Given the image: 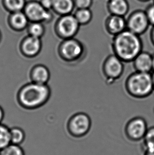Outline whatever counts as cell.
<instances>
[{
    "mask_svg": "<svg viewBox=\"0 0 154 155\" xmlns=\"http://www.w3.org/2000/svg\"><path fill=\"white\" fill-rule=\"evenodd\" d=\"M149 38H150V42L152 43V46L154 47V26H152V29L150 30Z\"/></svg>",
    "mask_w": 154,
    "mask_h": 155,
    "instance_id": "obj_28",
    "label": "cell"
},
{
    "mask_svg": "<svg viewBox=\"0 0 154 155\" xmlns=\"http://www.w3.org/2000/svg\"><path fill=\"white\" fill-rule=\"evenodd\" d=\"M40 3L44 8L50 11L52 8V0H40Z\"/></svg>",
    "mask_w": 154,
    "mask_h": 155,
    "instance_id": "obj_27",
    "label": "cell"
},
{
    "mask_svg": "<svg viewBox=\"0 0 154 155\" xmlns=\"http://www.w3.org/2000/svg\"><path fill=\"white\" fill-rule=\"evenodd\" d=\"M75 8L74 0H52V10L60 16L72 14Z\"/></svg>",
    "mask_w": 154,
    "mask_h": 155,
    "instance_id": "obj_15",
    "label": "cell"
},
{
    "mask_svg": "<svg viewBox=\"0 0 154 155\" xmlns=\"http://www.w3.org/2000/svg\"><path fill=\"white\" fill-rule=\"evenodd\" d=\"M50 90L46 84L32 83L27 84L19 93L20 103L24 107L34 108L45 103L49 97Z\"/></svg>",
    "mask_w": 154,
    "mask_h": 155,
    "instance_id": "obj_3",
    "label": "cell"
},
{
    "mask_svg": "<svg viewBox=\"0 0 154 155\" xmlns=\"http://www.w3.org/2000/svg\"><path fill=\"white\" fill-rule=\"evenodd\" d=\"M104 28L107 33L113 37L127 29L126 18L109 15L104 20Z\"/></svg>",
    "mask_w": 154,
    "mask_h": 155,
    "instance_id": "obj_11",
    "label": "cell"
},
{
    "mask_svg": "<svg viewBox=\"0 0 154 155\" xmlns=\"http://www.w3.org/2000/svg\"><path fill=\"white\" fill-rule=\"evenodd\" d=\"M27 28L30 35L37 38H40L45 31L43 23L40 22H31Z\"/></svg>",
    "mask_w": 154,
    "mask_h": 155,
    "instance_id": "obj_22",
    "label": "cell"
},
{
    "mask_svg": "<svg viewBox=\"0 0 154 155\" xmlns=\"http://www.w3.org/2000/svg\"><path fill=\"white\" fill-rule=\"evenodd\" d=\"M73 15L80 25H87L93 19V13L90 8H77Z\"/></svg>",
    "mask_w": 154,
    "mask_h": 155,
    "instance_id": "obj_18",
    "label": "cell"
},
{
    "mask_svg": "<svg viewBox=\"0 0 154 155\" xmlns=\"http://www.w3.org/2000/svg\"><path fill=\"white\" fill-rule=\"evenodd\" d=\"M124 87L127 94L133 99L147 98L154 92L152 73L134 71L126 78Z\"/></svg>",
    "mask_w": 154,
    "mask_h": 155,
    "instance_id": "obj_2",
    "label": "cell"
},
{
    "mask_svg": "<svg viewBox=\"0 0 154 155\" xmlns=\"http://www.w3.org/2000/svg\"><path fill=\"white\" fill-rule=\"evenodd\" d=\"M94 0H74L75 6L77 8H90Z\"/></svg>",
    "mask_w": 154,
    "mask_h": 155,
    "instance_id": "obj_25",
    "label": "cell"
},
{
    "mask_svg": "<svg viewBox=\"0 0 154 155\" xmlns=\"http://www.w3.org/2000/svg\"><path fill=\"white\" fill-rule=\"evenodd\" d=\"M135 71L142 73L152 72V54L142 51L132 61Z\"/></svg>",
    "mask_w": 154,
    "mask_h": 155,
    "instance_id": "obj_12",
    "label": "cell"
},
{
    "mask_svg": "<svg viewBox=\"0 0 154 155\" xmlns=\"http://www.w3.org/2000/svg\"><path fill=\"white\" fill-rule=\"evenodd\" d=\"M152 71H154V53L152 54Z\"/></svg>",
    "mask_w": 154,
    "mask_h": 155,
    "instance_id": "obj_31",
    "label": "cell"
},
{
    "mask_svg": "<svg viewBox=\"0 0 154 155\" xmlns=\"http://www.w3.org/2000/svg\"><path fill=\"white\" fill-rule=\"evenodd\" d=\"M29 20L23 11L10 13L8 17V22L11 27L16 30H22L27 27Z\"/></svg>",
    "mask_w": 154,
    "mask_h": 155,
    "instance_id": "obj_14",
    "label": "cell"
},
{
    "mask_svg": "<svg viewBox=\"0 0 154 155\" xmlns=\"http://www.w3.org/2000/svg\"><path fill=\"white\" fill-rule=\"evenodd\" d=\"M111 47L113 54L124 63H132L143 51V43L140 36L126 29L113 37Z\"/></svg>",
    "mask_w": 154,
    "mask_h": 155,
    "instance_id": "obj_1",
    "label": "cell"
},
{
    "mask_svg": "<svg viewBox=\"0 0 154 155\" xmlns=\"http://www.w3.org/2000/svg\"><path fill=\"white\" fill-rule=\"evenodd\" d=\"M146 120L140 116L132 117L125 124L124 132L129 140L137 142L144 138L148 129Z\"/></svg>",
    "mask_w": 154,
    "mask_h": 155,
    "instance_id": "obj_6",
    "label": "cell"
},
{
    "mask_svg": "<svg viewBox=\"0 0 154 155\" xmlns=\"http://www.w3.org/2000/svg\"><path fill=\"white\" fill-rule=\"evenodd\" d=\"M22 50L25 54L29 56H33L39 52L41 47L40 38L30 36L24 40L22 44Z\"/></svg>",
    "mask_w": 154,
    "mask_h": 155,
    "instance_id": "obj_16",
    "label": "cell"
},
{
    "mask_svg": "<svg viewBox=\"0 0 154 155\" xmlns=\"http://www.w3.org/2000/svg\"><path fill=\"white\" fill-rule=\"evenodd\" d=\"M142 147L143 151L154 148V126L148 128L146 134L143 139Z\"/></svg>",
    "mask_w": 154,
    "mask_h": 155,
    "instance_id": "obj_20",
    "label": "cell"
},
{
    "mask_svg": "<svg viewBox=\"0 0 154 155\" xmlns=\"http://www.w3.org/2000/svg\"></svg>",
    "mask_w": 154,
    "mask_h": 155,
    "instance_id": "obj_35",
    "label": "cell"
},
{
    "mask_svg": "<svg viewBox=\"0 0 154 155\" xmlns=\"http://www.w3.org/2000/svg\"><path fill=\"white\" fill-rule=\"evenodd\" d=\"M150 26H154V3L149 5L145 10Z\"/></svg>",
    "mask_w": 154,
    "mask_h": 155,
    "instance_id": "obj_26",
    "label": "cell"
},
{
    "mask_svg": "<svg viewBox=\"0 0 154 155\" xmlns=\"http://www.w3.org/2000/svg\"><path fill=\"white\" fill-rule=\"evenodd\" d=\"M127 29L140 36L145 34L150 26L145 10L133 11L126 18Z\"/></svg>",
    "mask_w": 154,
    "mask_h": 155,
    "instance_id": "obj_7",
    "label": "cell"
},
{
    "mask_svg": "<svg viewBox=\"0 0 154 155\" xmlns=\"http://www.w3.org/2000/svg\"><path fill=\"white\" fill-rule=\"evenodd\" d=\"M92 121L87 113L79 112L72 116L68 124L70 134L75 138L85 136L91 129Z\"/></svg>",
    "mask_w": 154,
    "mask_h": 155,
    "instance_id": "obj_5",
    "label": "cell"
},
{
    "mask_svg": "<svg viewBox=\"0 0 154 155\" xmlns=\"http://www.w3.org/2000/svg\"><path fill=\"white\" fill-rule=\"evenodd\" d=\"M1 155H25L24 151L20 145L11 143L0 151Z\"/></svg>",
    "mask_w": 154,
    "mask_h": 155,
    "instance_id": "obj_24",
    "label": "cell"
},
{
    "mask_svg": "<svg viewBox=\"0 0 154 155\" xmlns=\"http://www.w3.org/2000/svg\"><path fill=\"white\" fill-rule=\"evenodd\" d=\"M152 86H153V90L154 91V71L152 73Z\"/></svg>",
    "mask_w": 154,
    "mask_h": 155,
    "instance_id": "obj_32",
    "label": "cell"
},
{
    "mask_svg": "<svg viewBox=\"0 0 154 155\" xmlns=\"http://www.w3.org/2000/svg\"><path fill=\"white\" fill-rule=\"evenodd\" d=\"M80 26L73 15L70 14L61 16L56 27L59 35L67 39L73 38L78 34Z\"/></svg>",
    "mask_w": 154,
    "mask_h": 155,
    "instance_id": "obj_9",
    "label": "cell"
},
{
    "mask_svg": "<svg viewBox=\"0 0 154 155\" xmlns=\"http://www.w3.org/2000/svg\"><path fill=\"white\" fill-rule=\"evenodd\" d=\"M124 64L113 54L105 58L101 65V72L107 85H113L122 77L125 71Z\"/></svg>",
    "mask_w": 154,
    "mask_h": 155,
    "instance_id": "obj_4",
    "label": "cell"
},
{
    "mask_svg": "<svg viewBox=\"0 0 154 155\" xmlns=\"http://www.w3.org/2000/svg\"><path fill=\"white\" fill-rule=\"evenodd\" d=\"M144 155H154V148L145 150L144 151Z\"/></svg>",
    "mask_w": 154,
    "mask_h": 155,
    "instance_id": "obj_29",
    "label": "cell"
},
{
    "mask_svg": "<svg viewBox=\"0 0 154 155\" xmlns=\"http://www.w3.org/2000/svg\"><path fill=\"white\" fill-rule=\"evenodd\" d=\"M11 143L20 145L25 139V133L20 128H13L10 129Z\"/></svg>",
    "mask_w": 154,
    "mask_h": 155,
    "instance_id": "obj_23",
    "label": "cell"
},
{
    "mask_svg": "<svg viewBox=\"0 0 154 155\" xmlns=\"http://www.w3.org/2000/svg\"><path fill=\"white\" fill-rule=\"evenodd\" d=\"M152 1H153V3H154V0H152Z\"/></svg>",
    "mask_w": 154,
    "mask_h": 155,
    "instance_id": "obj_34",
    "label": "cell"
},
{
    "mask_svg": "<svg viewBox=\"0 0 154 155\" xmlns=\"http://www.w3.org/2000/svg\"><path fill=\"white\" fill-rule=\"evenodd\" d=\"M50 78V73L47 68L42 65L34 67L32 71V78L34 82L40 84H46Z\"/></svg>",
    "mask_w": 154,
    "mask_h": 155,
    "instance_id": "obj_17",
    "label": "cell"
},
{
    "mask_svg": "<svg viewBox=\"0 0 154 155\" xmlns=\"http://www.w3.org/2000/svg\"><path fill=\"white\" fill-rule=\"evenodd\" d=\"M11 144L10 129L0 124V151Z\"/></svg>",
    "mask_w": 154,
    "mask_h": 155,
    "instance_id": "obj_21",
    "label": "cell"
},
{
    "mask_svg": "<svg viewBox=\"0 0 154 155\" xmlns=\"http://www.w3.org/2000/svg\"><path fill=\"white\" fill-rule=\"evenodd\" d=\"M137 1L140 2H142V3H146V2H149L151 0H137Z\"/></svg>",
    "mask_w": 154,
    "mask_h": 155,
    "instance_id": "obj_33",
    "label": "cell"
},
{
    "mask_svg": "<svg viewBox=\"0 0 154 155\" xmlns=\"http://www.w3.org/2000/svg\"><path fill=\"white\" fill-rule=\"evenodd\" d=\"M3 5L10 13L23 11L27 4L26 0H2Z\"/></svg>",
    "mask_w": 154,
    "mask_h": 155,
    "instance_id": "obj_19",
    "label": "cell"
},
{
    "mask_svg": "<svg viewBox=\"0 0 154 155\" xmlns=\"http://www.w3.org/2000/svg\"><path fill=\"white\" fill-rule=\"evenodd\" d=\"M0 155H1V154H0Z\"/></svg>",
    "mask_w": 154,
    "mask_h": 155,
    "instance_id": "obj_36",
    "label": "cell"
},
{
    "mask_svg": "<svg viewBox=\"0 0 154 155\" xmlns=\"http://www.w3.org/2000/svg\"><path fill=\"white\" fill-rule=\"evenodd\" d=\"M3 116H4V113H3V111L2 110V108L0 107V122H1L3 118Z\"/></svg>",
    "mask_w": 154,
    "mask_h": 155,
    "instance_id": "obj_30",
    "label": "cell"
},
{
    "mask_svg": "<svg viewBox=\"0 0 154 155\" xmlns=\"http://www.w3.org/2000/svg\"><path fill=\"white\" fill-rule=\"evenodd\" d=\"M23 12L31 22H49L53 19L52 13L44 8L39 1H31L27 2Z\"/></svg>",
    "mask_w": 154,
    "mask_h": 155,
    "instance_id": "obj_8",
    "label": "cell"
},
{
    "mask_svg": "<svg viewBox=\"0 0 154 155\" xmlns=\"http://www.w3.org/2000/svg\"><path fill=\"white\" fill-rule=\"evenodd\" d=\"M106 8L109 15L125 17L129 13L130 5L128 0H108Z\"/></svg>",
    "mask_w": 154,
    "mask_h": 155,
    "instance_id": "obj_13",
    "label": "cell"
},
{
    "mask_svg": "<svg viewBox=\"0 0 154 155\" xmlns=\"http://www.w3.org/2000/svg\"><path fill=\"white\" fill-rule=\"evenodd\" d=\"M63 57L69 61L79 60L85 52V48L79 40L69 38L65 40L61 47Z\"/></svg>",
    "mask_w": 154,
    "mask_h": 155,
    "instance_id": "obj_10",
    "label": "cell"
}]
</instances>
